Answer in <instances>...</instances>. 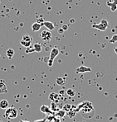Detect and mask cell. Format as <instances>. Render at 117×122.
Wrapping results in <instances>:
<instances>
[{
	"label": "cell",
	"instance_id": "obj_1",
	"mask_svg": "<svg viewBox=\"0 0 117 122\" xmlns=\"http://www.w3.org/2000/svg\"><path fill=\"white\" fill-rule=\"evenodd\" d=\"M18 115V112L15 107H8L5 110L4 117L8 120L15 119V118H17Z\"/></svg>",
	"mask_w": 117,
	"mask_h": 122
},
{
	"label": "cell",
	"instance_id": "obj_2",
	"mask_svg": "<svg viewBox=\"0 0 117 122\" xmlns=\"http://www.w3.org/2000/svg\"><path fill=\"white\" fill-rule=\"evenodd\" d=\"M59 55V50L57 47H54L53 50L50 52V55H49V59H48V61H47V65L49 67H52L53 64V62H54V60L55 58Z\"/></svg>",
	"mask_w": 117,
	"mask_h": 122
},
{
	"label": "cell",
	"instance_id": "obj_3",
	"mask_svg": "<svg viewBox=\"0 0 117 122\" xmlns=\"http://www.w3.org/2000/svg\"><path fill=\"white\" fill-rule=\"evenodd\" d=\"M108 25H109V23H108L106 19H102L99 24H93L92 27L99 30H101V31H104V30L107 29Z\"/></svg>",
	"mask_w": 117,
	"mask_h": 122
},
{
	"label": "cell",
	"instance_id": "obj_4",
	"mask_svg": "<svg viewBox=\"0 0 117 122\" xmlns=\"http://www.w3.org/2000/svg\"><path fill=\"white\" fill-rule=\"evenodd\" d=\"M40 37L42 41H46V42H49L52 39V33L50 30H44L41 32L40 34Z\"/></svg>",
	"mask_w": 117,
	"mask_h": 122
},
{
	"label": "cell",
	"instance_id": "obj_5",
	"mask_svg": "<svg viewBox=\"0 0 117 122\" xmlns=\"http://www.w3.org/2000/svg\"><path fill=\"white\" fill-rule=\"evenodd\" d=\"M40 111H41V112L44 113V114L54 115V112L51 110V108L47 105H42V107H40Z\"/></svg>",
	"mask_w": 117,
	"mask_h": 122
},
{
	"label": "cell",
	"instance_id": "obj_6",
	"mask_svg": "<svg viewBox=\"0 0 117 122\" xmlns=\"http://www.w3.org/2000/svg\"><path fill=\"white\" fill-rule=\"evenodd\" d=\"M91 68L86 67V66H84V65L80 66V67H78L76 69V73H86V72H91Z\"/></svg>",
	"mask_w": 117,
	"mask_h": 122
},
{
	"label": "cell",
	"instance_id": "obj_7",
	"mask_svg": "<svg viewBox=\"0 0 117 122\" xmlns=\"http://www.w3.org/2000/svg\"><path fill=\"white\" fill-rule=\"evenodd\" d=\"M42 26H44L45 27L47 28V30H53L54 29H55V26H54V24L52 21H44L42 23Z\"/></svg>",
	"mask_w": 117,
	"mask_h": 122
},
{
	"label": "cell",
	"instance_id": "obj_8",
	"mask_svg": "<svg viewBox=\"0 0 117 122\" xmlns=\"http://www.w3.org/2000/svg\"><path fill=\"white\" fill-rule=\"evenodd\" d=\"M6 92H8V88L4 80H0V94H3Z\"/></svg>",
	"mask_w": 117,
	"mask_h": 122
},
{
	"label": "cell",
	"instance_id": "obj_9",
	"mask_svg": "<svg viewBox=\"0 0 117 122\" xmlns=\"http://www.w3.org/2000/svg\"><path fill=\"white\" fill-rule=\"evenodd\" d=\"M8 107H9V103H8V102L7 100L3 99L0 101V108L1 109H5L6 110L7 108H8Z\"/></svg>",
	"mask_w": 117,
	"mask_h": 122
},
{
	"label": "cell",
	"instance_id": "obj_10",
	"mask_svg": "<svg viewBox=\"0 0 117 122\" xmlns=\"http://www.w3.org/2000/svg\"><path fill=\"white\" fill-rule=\"evenodd\" d=\"M66 115V113L64 110H59V111H57V112L54 113V116H57V117H58V118H60V119L63 118Z\"/></svg>",
	"mask_w": 117,
	"mask_h": 122
},
{
	"label": "cell",
	"instance_id": "obj_11",
	"mask_svg": "<svg viewBox=\"0 0 117 122\" xmlns=\"http://www.w3.org/2000/svg\"><path fill=\"white\" fill-rule=\"evenodd\" d=\"M107 5L111 7V10L112 11V12H115V11H116L117 9V0H115L113 3H109V2H107Z\"/></svg>",
	"mask_w": 117,
	"mask_h": 122
},
{
	"label": "cell",
	"instance_id": "obj_12",
	"mask_svg": "<svg viewBox=\"0 0 117 122\" xmlns=\"http://www.w3.org/2000/svg\"><path fill=\"white\" fill-rule=\"evenodd\" d=\"M42 26V24L35 22V23H33V24L32 25V30H33V31H38V30L41 29Z\"/></svg>",
	"mask_w": 117,
	"mask_h": 122
},
{
	"label": "cell",
	"instance_id": "obj_13",
	"mask_svg": "<svg viewBox=\"0 0 117 122\" xmlns=\"http://www.w3.org/2000/svg\"><path fill=\"white\" fill-rule=\"evenodd\" d=\"M58 98H59V94H57V93H55V92L50 93L49 99L51 100V101L56 102V101H57V99H58Z\"/></svg>",
	"mask_w": 117,
	"mask_h": 122
},
{
	"label": "cell",
	"instance_id": "obj_14",
	"mask_svg": "<svg viewBox=\"0 0 117 122\" xmlns=\"http://www.w3.org/2000/svg\"><path fill=\"white\" fill-rule=\"evenodd\" d=\"M33 48H34V51L35 52H38V53H40L41 51H42V45L40 44V43H35V44L33 45Z\"/></svg>",
	"mask_w": 117,
	"mask_h": 122
},
{
	"label": "cell",
	"instance_id": "obj_15",
	"mask_svg": "<svg viewBox=\"0 0 117 122\" xmlns=\"http://www.w3.org/2000/svg\"><path fill=\"white\" fill-rule=\"evenodd\" d=\"M51 110L53 111V112L55 113V112H57V111H59L60 109L58 108V106L57 105V103H56V102H52V104H51Z\"/></svg>",
	"mask_w": 117,
	"mask_h": 122
},
{
	"label": "cell",
	"instance_id": "obj_16",
	"mask_svg": "<svg viewBox=\"0 0 117 122\" xmlns=\"http://www.w3.org/2000/svg\"><path fill=\"white\" fill-rule=\"evenodd\" d=\"M6 54H7V57H8V59H12V57H13L14 54H15V51H14L13 49H8V51H7Z\"/></svg>",
	"mask_w": 117,
	"mask_h": 122
},
{
	"label": "cell",
	"instance_id": "obj_17",
	"mask_svg": "<svg viewBox=\"0 0 117 122\" xmlns=\"http://www.w3.org/2000/svg\"><path fill=\"white\" fill-rule=\"evenodd\" d=\"M21 40H23L24 41H28V42H32V38L30 36V35H28V34H24V35L23 36V37H22Z\"/></svg>",
	"mask_w": 117,
	"mask_h": 122
},
{
	"label": "cell",
	"instance_id": "obj_18",
	"mask_svg": "<svg viewBox=\"0 0 117 122\" xmlns=\"http://www.w3.org/2000/svg\"><path fill=\"white\" fill-rule=\"evenodd\" d=\"M20 44L22 45L23 46H24L25 48H28L32 46V42H28V41H24L23 40L20 41Z\"/></svg>",
	"mask_w": 117,
	"mask_h": 122
},
{
	"label": "cell",
	"instance_id": "obj_19",
	"mask_svg": "<svg viewBox=\"0 0 117 122\" xmlns=\"http://www.w3.org/2000/svg\"><path fill=\"white\" fill-rule=\"evenodd\" d=\"M66 94H67L69 97H74L76 95V92H75V90H73V89L69 88L66 90Z\"/></svg>",
	"mask_w": 117,
	"mask_h": 122
},
{
	"label": "cell",
	"instance_id": "obj_20",
	"mask_svg": "<svg viewBox=\"0 0 117 122\" xmlns=\"http://www.w3.org/2000/svg\"><path fill=\"white\" fill-rule=\"evenodd\" d=\"M56 82H57V83L58 84V85L62 86V85H63V84L65 83V79L63 78H57Z\"/></svg>",
	"mask_w": 117,
	"mask_h": 122
},
{
	"label": "cell",
	"instance_id": "obj_21",
	"mask_svg": "<svg viewBox=\"0 0 117 122\" xmlns=\"http://www.w3.org/2000/svg\"><path fill=\"white\" fill-rule=\"evenodd\" d=\"M63 110L65 111V112H70V111L72 110V106L69 105V104H66V105H65L63 107Z\"/></svg>",
	"mask_w": 117,
	"mask_h": 122
},
{
	"label": "cell",
	"instance_id": "obj_22",
	"mask_svg": "<svg viewBox=\"0 0 117 122\" xmlns=\"http://www.w3.org/2000/svg\"><path fill=\"white\" fill-rule=\"evenodd\" d=\"M117 42V34H114L111 37V39L110 40V43H115Z\"/></svg>",
	"mask_w": 117,
	"mask_h": 122
},
{
	"label": "cell",
	"instance_id": "obj_23",
	"mask_svg": "<svg viewBox=\"0 0 117 122\" xmlns=\"http://www.w3.org/2000/svg\"><path fill=\"white\" fill-rule=\"evenodd\" d=\"M35 51H34V48H32L31 49V46L28 48H27L26 51H25V52H26L27 54H29V53H32V52H34Z\"/></svg>",
	"mask_w": 117,
	"mask_h": 122
},
{
	"label": "cell",
	"instance_id": "obj_24",
	"mask_svg": "<svg viewBox=\"0 0 117 122\" xmlns=\"http://www.w3.org/2000/svg\"><path fill=\"white\" fill-rule=\"evenodd\" d=\"M53 121V122H61V119H60V118H58V117H57V116H54Z\"/></svg>",
	"mask_w": 117,
	"mask_h": 122
},
{
	"label": "cell",
	"instance_id": "obj_25",
	"mask_svg": "<svg viewBox=\"0 0 117 122\" xmlns=\"http://www.w3.org/2000/svg\"><path fill=\"white\" fill-rule=\"evenodd\" d=\"M47 117L44 118V119H41V120H37V121H35L34 122H47Z\"/></svg>",
	"mask_w": 117,
	"mask_h": 122
},
{
	"label": "cell",
	"instance_id": "obj_26",
	"mask_svg": "<svg viewBox=\"0 0 117 122\" xmlns=\"http://www.w3.org/2000/svg\"><path fill=\"white\" fill-rule=\"evenodd\" d=\"M62 29H63V30H67V29H68V25H66V24L62 25Z\"/></svg>",
	"mask_w": 117,
	"mask_h": 122
},
{
	"label": "cell",
	"instance_id": "obj_27",
	"mask_svg": "<svg viewBox=\"0 0 117 122\" xmlns=\"http://www.w3.org/2000/svg\"><path fill=\"white\" fill-rule=\"evenodd\" d=\"M63 29H62V28H60V29L58 30V33H63Z\"/></svg>",
	"mask_w": 117,
	"mask_h": 122
},
{
	"label": "cell",
	"instance_id": "obj_28",
	"mask_svg": "<svg viewBox=\"0 0 117 122\" xmlns=\"http://www.w3.org/2000/svg\"><path fill=\"white\" fill-rule=\"evenodd\" d=\"M114 51H115V52H116V53L117 54V46H116V47L114 48Z\"/></svg>",
	"mask_w": 117,
	"mask_h": 122
},
{
	"label": "cell",
	"instance_id": "obj_29",
	"mask_svg": "<svg viewBox=\"0 0 117 122\" xmlns=\"http://www.w3.org/2000/svg\"><path fill=\"white\" fill-rule=\"evenodd\" d=\"M19 122H29V121H23V120H21Z\"/></svg>",
	"mask_w": 117,
	"mask_h": 122
},
{
	"label": "cell",
	"instance_id": "obj_30",
	"mask_svg": "<svg viewBox=\"0 0 117 122\" xmlns=\"http://www.w3.org/2000/svg\"><path fill=\"white\" fill-rule=\"evenodd\" d=\"M47 122H53V121H47Z\"/></svg>",
	"mask_w": 117,
	"mask_h": 122
},
{
	"label": "cell",
	"instance_id": "obj_31",
	"mask_svg": "<svg viewBox=\"0 0 117 122\" xmlns=\"http://www.w3.org/2000/svg\"><path fill=\"white\" fill-rule=\"evenodd\" d=\"M0 122H3V121H2V120H1V119H0Z\"/></svg>",
	"mask_w": 117,
	"mask_h": 122
}]
</instances>
